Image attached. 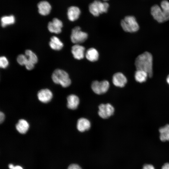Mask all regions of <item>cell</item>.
Instances as JSON below:
<instances>
[{
	"instance_id": "cell-1",
	"label": "cell",
	"mask_w": 169,
	"mask_h": 169,
	"mask_svg": "<svg viewBox=\"0 0 169 169\" xmlns=\"http://www.w3.org/2000/svg\"><path fill=\"white\" fill-rule=\"evenodd\" d=\"M136 70H141L147 72L149 77L153 75V57L148 52H145L138 55L135 60Z\"/></svg>"
},
{
	"instance_id": "cell-2",
	"label": "cell",
	"mask_w": 169,
	"mask_h": 169,
	"mask_svg": "<svg viewBox=\"0 0 169 169\" xmlns=\"http://www.w3.org/2000/svg\"><path fill=\"white\" fill-rule=\"evenodd\" d=\"M151 14L157 22L162 23L169 20V2L163 0L161 3V6L156 4L151 9Z\"/></svg>"
},
{
	"instance_id": "cell-3",
	"label": "cell",
	"mask_w": 169,
	"mask_h": 169,
	"mask_svg": "<svg viewBox=\"0 0 169 169\" xmlns=\"http://www.w3.org/2000/svg\"><path fill=\"white\" fill-rule=\"evenodd\" d=\"M52 79L55 83L60 84L64 87H68L71 84V80L68 73L61 69H55L52 74Z\"/></svg>"
},
{
	"instance_id": "cell-4",
	"label": "cell",
	"mask_w": 169,
	"mask_h": 169,
	"mask_svg": "<svg viewBox=\"0 0 169 169\" xmlns=\"http://www.w3.org/2000/svg\"><path fill=\"white\" fill-rule=\"evenodd\" d=\"M109 7V4L105 1L95 0L90 3L89 6L90 12L95 17L107 12Z\"/></svg>"
},
{
	"instance_id": "cell-5",
	"label": "cell",
	"mask_w": 169,
	"mask_h": 169,
	"mask_svg": "<svg viewBox=\"0 0 169 169\" xmlns=\"http://www.w3.org/2000/svg\"><path fill=\"white\" fill-rule=\"evenodd\" d=\"M120 25L123 29L127 32H135L139 29V26L136 19L133 16H125L121 20Z\"/></svg>"
},
{
	"instance_id": "cell-6",
	"label": "cell",
	"mask_w": 169,
	"mask_h": 169,
	"mask_svg": "<svg viewBox=\"0 0 169 169\" xmlns=\"http://www.w3.org/2000/svg\"><path fill=\"white\" fill-rule=\"evenodd\" d=\"M88 37L87 33L82 31L79 26H76L72 29L70 39L71 42L75 44H79L84 42Z\"/></svg>"
},
{
	"instance_id": "cell-7",
	"label": "cell",
	"mask_w": 169,
	"mask_h": 169,
	"mask_svg": "<svg viewBox=\"0 0 169 169\" xmlns=\"http://www.w3.org/2000/svg\"><path fill=\"white\" fill-rule=\"evenodd\" d=\"M110 87L109 82L107 80L99 81L98 80L93 81L91 84V88L95 93L100 95L106 93Z\"/></svg>"
},
{
	"instance_id": "cell-8",
	"label": "cell",
	"mask_w": 169,
	"mask_h": 169,
	"mask_svg": "<svg viewBox=\"0 0 169 169\" xmlns=\"http://www.w3.org/2000/svg\"><path fill=\"white\" fill-rule=\"evenodd\" d=\"M98 114L103 119H107L112 115L115 111L114 107L110 103L101 104L99 106Z\"/></svg>"
},
{
	"instance_id": "cell-9",
	"label": "cell",
	"mask_w": 169,
	"mask_h": 169,
	"mask_svg": "<svg viewBox=\"0 0 169 169\" xmlns=\"http://www.w3.org/2000/svg\"><path fill=\"white\" fill-rule=\"evenodd\" d=\"M63 26L62 21L57 18H53L51 22H49L48 25L49 31L56 34L60 33Z\"/></svg>"
},
{
	"instance_id": "cell-10",
	"label": "cell",
	"mask_w": 169,
	"mask_h": 169,
	"mask_svg": "<svg viewBox=\"0 0 169 169\" xmlns=\"http://www.w3.org/2000/svg\"><path fill=\"white\" fill-rule=\"evenodd\" d=\"M112 81L115 86L122 87L126 83L127 79L123 73L119 72L114 74L112 77Z\"/></svg>"
},
{
	"instance_id": "cell-11",
	"label": "cell",
	"mask_w": 169,
	"mask_h": 169,
	"mask_svg": "<svg viewBox=\"0 0 169 169\" xmlns=\"http://www.w3.org/2000/svg\"><path fill=\"white\" fill-rule=\"evenodd\" d=\"M85 48L79 44H75L71 48V52L76 59L80 60L84 58L85 55Z\"/></svg>"
},
{
	"instance_id": "cell-12",
	"label": "cell",
	"mask_w": 169,
	"mask_h": 169,
	"mask_svg": "<svg viewBox=\"0 0 169 169\" xmlns=\"http://www.w3.org/2000/svg\"><path fill=\"white\" fill-rule=\"evenodd\" d=\"M39 100L43 103H47L50 102L53 97L52 92L47 89L40 90L37 94Z\"/></svg>"
},
{
	"instance_id": "cell-13",
	"label": "cell",
	"mask_w": 169,
	"mask_h": 169,
	"mask_svg": "<svg viewBox=\"0 0 169 169\" xmlns=\"http://www.w3.org/2000/svg\"><path fill=\"white\" fill-rule=\"evenodd\" d=\"M81 14L80 8L76 6H72L68 9L67 16L68 19L71 21H74L77 20Z\"/></svg>"
},
{
	"instance_id": "cell-14",
	"label": "cell",
	"mask_w": 169,
	"mask_h": 169,
	"mask_svg": "<svg viewBox=\"0 0 169 169\" xmlns=\"http://www.w3.org/2000/svg\"><path fill=\"white\" fill-rule=\"evenodd\" d=\"M91 127L90 121L87 119L82 117L77 120L76 127L78 131L83 132L89 130Z\"/></svg>"
},
{
	"instance_id": "cell-15",
	"label": "cell",
	"mask_w": 169,
	"mask_h": 169,
	"mask_svg": "<svg viewBox=\"0 0 169 169\" xmlns=\"http://www.w3.org/2000/svg\"><path fill=\"white\" fill-rule=\"evenodd\" d=\"M67 107L71 110L76 109L79 104V99L78 97L74 94L68 95L67 98Z\"/></svg>"
},
{
	"instance_id": "cell-16",
	"label": "cell",
	"mask_w": 169,
	"mask_h": 169,
	"mask_svg": "<svg viewBox=\"0 0 169 169\" xmlns=\"http://www.w3.org/2000/svg\"><path fill=\"white\" fill-rule=\"evenodd\" d=\"M38 11L40 14L45 16L49 14L51 9V6L46 1H42L38 4Z\"/></svg>"
},
{
	"instance_id": "cell-17",
	"label": "cell",
	"mask_w": 169,
	"mask_h": 169,
	"mask_svg": "<svg viewBox=\"0 0 169 169\" xmlns=\"http://www.w3.org/2000/svg\"><path fill=\"white\" fill-rule=\"evenodd\" d=\"M85 56L88 60L93 62L98 60L99 54L95 49L91 48L89 49L85 52Z\"/></svg>"
},
{
	"instance_id": "cell-18",
	"label": "cell",
	"mask_w": 169,
	"mask_h": 169,
	"mask_svg": "<svg viewBox=\"0 0 169 169\" xmlns=\"http://www.w3.org/2000/svg\"><path fill=\"white\" fill-rule=\"evenodd\" d=\"M29 124L28 122L23 119L19 120L16 125L17 131L22 134H25L28 130Z\"/></svg>"
},
{
	"instance_id": "cell-19",
	"label": "cell",
	"mask_w": 169,
	"mask_h": 169,
	"mask_svg": "<svg viewBox=\"0 0 169 169\" xmlns=\"http://www.w3.org/2000/svg\"><path fill=\"white\" fill-rule=\"evenodd\" d=\"M49 45L52 49L55 50H59L63 47V43L58 38L55 36L51 38Z\"/></svg>"
},
{
	"instance_id": "cell-20",
	"label": "cell",
	"mask_w": 169,
	"mask_h": 169,
	"mask_svg": "<svg viewBox=\"0 0 169 169\" xmlns=\"http://www.w3.org/2000/svg\"><path fill=\"white\" fill-rule=\"evenodd\" d=\"M160 139L162 141H169V125L167 124L159 130Z\"/></svg>"
},
{
	"instance_id": "cell-21",
	"label": "cell",
	"mask_w": 169,
	"mask_h": 169,
	"mask_svg": "<svg viewBox=\"0 0 169 169\" xmlns=\"http://www.w3.org/2000/svg\"><path fill=\"white\" fill-rule=\"evenodd\" d=\"M149 76L147 72L141 70H136L135 73V80L140 83L145 81Z\"/></svg>"
},
{
	"instance_id": "cell-22",
	"label": "cell",
	"mask_w": 169,
	"mask_h": 169,
	"mask_svg": "<svg viewBox=\"0 0 169 169\" xmlns=\"http://www.w3.org/2000/svg\"><path fill=\"white\" fill-rule=\"evenodd\" d=\"M1 25L3 27H5L7 25L13 24L15 22L14 17L13 15L4 16L1 18Z\"/></svg>"
},
{
	"instance_id": "cell-23",
	"label": "cell",
	"mask_w": 169,
	"mask_h": 169,
	"mask_svg": "<svg viewBox=\"0 0 169 169\" xmlns=\"http://www.w3.org/2000/svg\"><path fill=\"white\" fill-rule=\"evenodd\" d=\"M17 60L19 64L21 65H24L26 68H27L33 64L29 61L25 55L21 54L18 55Z\"/></svg>"
},
{
	"instance_id": "cell-24",
	"label": "cell",
	"mask_w": 169,
	"mask_h": 169,
	"mask_svg": "<svg viewBox=\"0 0 169 169\" xmlns=\"http://www.w3.org/2000/svg\"><path fill=\"white\" fill-rule=\"evenodd\" d=\"M25 55L29 61L33 64H34L37 62L38 59L37 56L31 50H26L25 51Z\"/></svg>"
},
{
	"instance_id": "cell-25",
	"label": "cell",
	"mask_w": 169,
	"mask_h": 169,
	"mask_svg": "<svg viewBox=\"0 0 169 169\" xmlns=\"http://www.w3.org/2000/svg\"><path fill=\"white\" fill-rule=\"evenodd\" d=\"M8 65V62L7 58L5 56H1L0 58V67L1 68L5 69Z\"/></svg>"
},
{
	"instance_id": "cell-26",
	"label": "cell",
	"mask_w": 169,
	"mask_h": 169,
	"mask_svg": "<svg viewBox=\"0 0 169 169\" xmlns=\"http://www.w3.org/2000/svg\"><path fill=\"white\" fill-rule=\"evenodd\" d=\"M67 169H82L81 167L78 164H72L70 165Z\"/></svg>"
},
{
	"instance_id": "cell-27",
	"label": "cell",
	"mask_w": 169,
	"mask_h": 169,
	"mask_svg": "<svg viewBox=\"0 0 169 169\" xmlns=\"http://www.w3.org/2000/svg\"><path fill=\"white\" fill-rule=\"evenodd\" d=\"M142 169H155L154 166L151 164H146L143 166Z\"/></svg>"
},
{
	"instance_id": "cell-28",
	"label": "cell",
	"mask_w": 169,
	"mask_h": 169,
	"mask_svg": "<svg viewBox=\"0 0 169 169\" xmlns=\"http://www.w3.org/2000/svg\"><path fill=\"white\" fill-rule=\"evenodd\" d=\"M5 119V115L2 112H0V122L1 124L4 121Z\"/></svg>"
},
{
	"instance_id": "cell-29",
	"label": "cell",
	"mask_w": 169,
	"mask_h": 169,
	"mask_svg": "<svg viewBox=\"0 0 169 169\" xmlns=\"http://www.w3.org/2000/svg\"><path fill=\"white\" fill-rule=\"evenodd\" d=\"M161 169H169V163H166L162 166Z\"/></svg>"
},
{
	"instance_id": "cell-30",
	"label": "cell",
	"mask_w": 169,
	"mask_h": 169,
	"mask_svg": "<svg viewBox=\"0 0 169 169\" xmlns=\"http://www.w3.org/2000/svg\"><path fill=\"white\" fill-rule=\"evenodd\" d=\"M13 169H23V168L19 166H14Z\"/></svg>"
},
{
	"instance_id": "cell-31",
	"label": "cell",
	"mask_w": 169,
	"mask_h": 169,
	"mask_svg": "<svg viewBox=\"0 0 169 169\" xmlns=\"http://www.w3.org/2000/svg\"><path fill=\"white\" fill-rule=\"evenodd\" d=\"M14 166L13 164H10L8 165L9 168L10 169H13Z\"/></svg>"
},
{
	"instance_id": "cell-32",
	"label": "cell",
	"mask_w": 169,
	"mask_h": 169,
	"mask_svg": "<svg viewBox=\"0 0 169 169\" xmlns=\"http://www.w3.org/2000/svg\"><path fill=\"white\" fill-rule=\"evenodd\" d=\"M166 80L167 83L169 84V74L167 76V77L166 79Z\"/></svg>"
},
{
	"instance_id": "cell-33",
	"label": "cell",
	"mask_w": 169,
	"mask_h": 169,
	"mask_svg": "<svg viewBox=\"0 0 169 169\" xmlns=\"http://www.w3.org/2000/svg\"><path fill=\"white\" fill-rule=\"evenodd\" d=\"M103 1H105L107 2V1H108L109 0H102Z\"/></svg>"
}]
</instances>
